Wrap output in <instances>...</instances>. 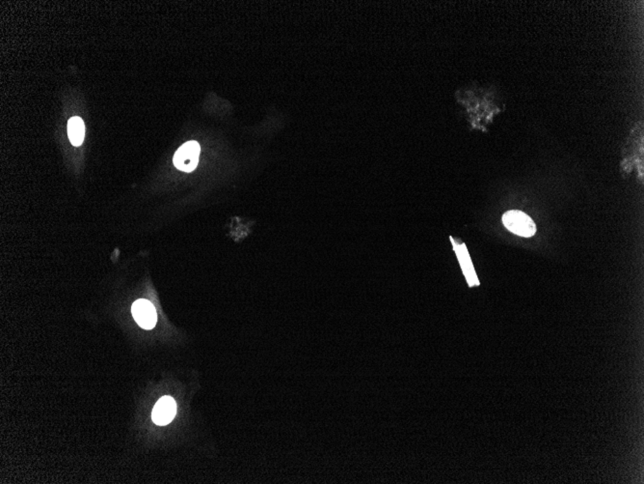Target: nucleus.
<instances>
[{"mask_svg": "<svg viewBox=\"0 0 644 484\" xmlns=\"http://www.w3.org/2000/svg\"><path fill=\"white\" fill-rule=\"evenodd\" d=\"M503 223L507 230L520 237H533L538 230L531 217L519 210H511L503 214Z\"/></svg>", "mask_w": 644, "mask_h": 484, "instance_id": "obj_1", "label": "nucleus"}, {"mask_svg": "<svg viewBox=\"0 0 644 484\" xmlns=\"http://www.w3.org/2000/svg\"><path fill=\"white\" fill-rule=\"evenodd\" d=\"M200 145L196 142L185 143L174 156L176 168L185 173H192L199 162Z\"/></svg>", "mask_w": 644, "mask_h": 484, "instance_id": "obj_2", "label": "nucleus"}, {"mask_svg": "<svg viewBox=\"0 0 644 484\" xmlns=\"http://www.w3.org/2000/svg\"><path fill=\"white\" fill-rule=\"evenodd\" d=\"M133 318L138 325L146 330H152L156 326L157 314L154 305L148 300H138L131 307Z\"/></svg>", "mask_w": 644, "mask_h": 484, "instance_id": "obj_3", "label": "nucleus"}, {"mask_svg": "<svg viewBox=\"0 0 644 484\" xmlns=\"http://www.w3.org/2000/svg\"><path fill=\"white\" fill-rule=\"evenodd\" d=\"M176 405L170 397H161L152 409V418L157 426H167L175 418Z\"/></svg>", "mask_w": 644, "mask_h": 484, "instance_id": "obj_4", "label": "nucleus"}, {"mask_svg": "<svg viewBox=\"0 0 644 484\" xmlns=\"http://www.w3.org/2000/svg\"><path fill=\"white\" fill-rule=\"evenodd\" d=\"M68 135L73 146H80L85 135L84 123L80 118H73L68 122Z\"/></svg>", "mask_w": 644, "mask_h": 484, "instance_id": "obj_5", "label": "nucleus"}]
</instances>
